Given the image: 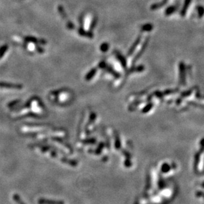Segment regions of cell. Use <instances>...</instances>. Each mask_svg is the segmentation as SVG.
<instances>
[{"label": "cell", "instance_id": "1", "mask_svg": "<svg viewBox=\"0 0 204 204\" xmlns=\"http://www.w3.org/2000/svg\"><path fill=\"white\" fill-rule=\"evenodd\" d=\"M191 1V0H185L184 6H183V7H182V10L180 11V14L182 15V16H184L185 13H186V11L188 10V9L189 7V5H190Z\"/></svg>", "mask_w": 204, "mask_h": 204}, {"label": "cell", "instance_id": "2", "mask_svg": "<svg viewBox=\"0 0 204 204\" xmlns=\"http://www.w3.org/2000/svg\"><path fill=\"white\" fill-rule=\"evenodd\" d=\"M176 10V7L175 6H170V7H168L166 9V10L165 11V14L166 16H170V15H172L174 12H175V11Z\"/></svg>", "mask_w": 204, "mask_h": 204}, {"label": "cell", "instance_id": "3", "mask_svg": "<svg viewBox=\"0 0 204 204\" xmlns=\"http://www.w3.org/2000/svg\"><path fill=\"white\" fill-rule=\"evenodd\" d=\"M197 10L199 17H202L204 15V7L202 5H198L197 7Z\"/></svg>", "mask_w": 204, "mask_h": 204}, {"label": "cell", "instance_id": "4", "mask_svg": "<svg viewBox=\"0 0 204 204\" xmlns=\"http://www.w3.org/2000/svg\"><path fill=\"white\" fill-rule=\"evenodd\" d=\"M180 78H182V81H184V78H185V75L184 74V66L183 64H180Z\"/></svg>", "mask_w": 204, "mask_h": 204}, {"label": "cell", "instance_id": "5", "mask_svg": "<svg viewBox=\"0 0 204 204\" xmlns=\"http://www.w3.org/2000/svg\"><path fill=\"white\" fill-rule=\"evenodd\" d=\"M95 73H96V69H93L92 70H91L89 73H88V74L86 76V80H88L92 78L94 76V74H95Z\"/></svg>", "mask_w": 204, "mask_h": 204}, {"label": "cell", "instance_id": "6", "mask_svg": "<svg viewBox=\"0 0 204 204\" xmlns=\"http://www.w3.org/2000/svg\"><path fill=\"white\" fill-rule=\"evenodd\" d=\"M152 29H153V26H152L151 24H147V25H145L142 27V29L144 30V31H151Z\"/></svg>", "mask_w": 204, "mask_h": 204}, {"label": "cell", "instance_id": "7", "mask_svg": "<svg viewBox=\"0 0 204 204\" xmlns=\"http://www.w3.org/2000/svg\"><path fill=\"white\" fill-rule=\"evenodd\" d=\"M152 106H153V105H152V104L147 105L144 109H143L142 112L143 113H147L149 110H151V109L152 108Z\"/></svg>", "mask_w": 204, "mask_h": 204}, {"label": "cell", "instance_id": "8", "mask_svg": "<svg viewBox=\"0 0 204 204\" xmlns=\"http://www.w3.org/2000/svg\"><path fill=\"white\" fill-rule=\"evenodd\" d=\"M108 46L107 44H103L101 47V49L103 51H106V50H108Z\"/></svg>", "mask_w": 204, "mask_h": 204}]
</instances>
